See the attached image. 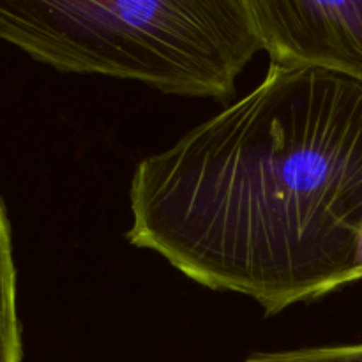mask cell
<instances>
[{
	"instance_id": "obj_1",
	"label": "cell",
	"mask_w": 362,
	"mask_h": 362,
	"mask_svg": "<svg viewBox=\"0 0 362 362\" xmlns=\"http://www.w3.org/2000/svg\"><path fill=\"white\" fill-rule=\"evenodd\" d=\"M127 240L267 315L361 281L362 83L271 64L255 90L148 156Z\"/></svg>"
},
{
	"instance_id": "obj_2",
	"label": "cell",
	"mask_w": 362,
	"mask_h": 362,
	"mask_svg": "<svg viewBox=\"0 0 362 362\" xmlns=\"http://www.w3.org/2000/svg\"><path fill=\"white\" fill-rule=\"evenodd\" d=\"M0 39L62 73L212 99L262 52L246 0H0Z\"/></svg>"
},
{
	"instance_id": "obj_3",
	"label": "cell",
	"mask_w": 362,
	"mask_h": 362,
	"mask_svg": "<svg viewBox=\"0 0 362 362\" xmlns=\"http://www.w3.org/2000/svg\"><path fill=\"white\" fill-rule=\"evenodd\" d=\"M276 66L317 67L362 83V0H246Z\"/></svg>"
},
{
	"instance_id": "obj_4",
	"label": "cell",
	"mask_w": 362,
	"mask_h": 362,
	"mask_svg": "<svg viewBox=\"0 0 362 362\" xmlns=\"http://www.w3.org/2000/svg\"><path fill=\"white\" fill-rule=\"evenodd\" d=\"M0 362H23V341L16 306V267L11 225L0 200Z\"/></svg>"
},
{
	"instance_id": "obj_5",
	"label": "cell",
	"mask_w": 362,
	"mask_h": 362,
	"mask_svg": "<svg viewBox=\"0 0 362 362\" xmlns=\"http://www.w3.org/2000/svg\"><path fill=\"white\" fill-rule=\"evenodd\" d=\"M246 362H362V343L288 352H257L247 357Z\"/></svg>"
},
{
	"instance_id": "obj_6",
	"label": "cell",
	"mask_w": 362,
	"mask_h": 362,
	"mask_svg": "<svg viewBox=\"0 0 362 362\" xmlns=\"http://www.w3.org/2000/svg\"><path fill=\"white\" fill-rule=\"evenodd\" d=\"M357 258H359V265L362 267V228L359 233V243H357Z\"/></svg>"
}]
</instances>
